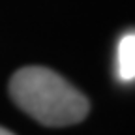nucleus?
Listing matches in <instances>:
<instances>
[{
	"label": "nucleus",
	"mask_w": 135,
	"mask_h": 135,
	"mask_svg": "<svg viewBox=\"0 0 135 135\" xmlns=\"http://www.w3.org/2000/svg\"><path fill=\"white\" fill-rule=\"evenodd\" d=\"M116 75L120 81H135V32L124 34L116 49Z\"/></svg>",
	"instance_id": "2"
},
{
	"label": "nucleus",
	"mask_w": 135,
	"mask_h": 135,
	"mask_svg": "<svg viewBox=\"0 0 135 135\" xmlns=\"http://www.w3.org/2000/svg\"><path fill=\"white\" fill-rule=\"evenodd\" d=\"M9 94L19 109L49 128L77 124L90 111L86 96L43 66L17 70L9 81Z\"/></svg>",
	"instance_id": "1"
},
{
	"label": "nucleus",
	"mask_w": 135,
	"mask_h": 135,
	"mask_svg": "<svg viewBox=\"0 0 135 135\" xmlns=\"http://www.w3.org/2000/svg\"><path fill=\"white\" fill-rule=\"evenodd\" d=\"M0 135H13L9 129H6V128H0Z\"/></svg>",
	"instance_id": "3"
}]
</instances>
